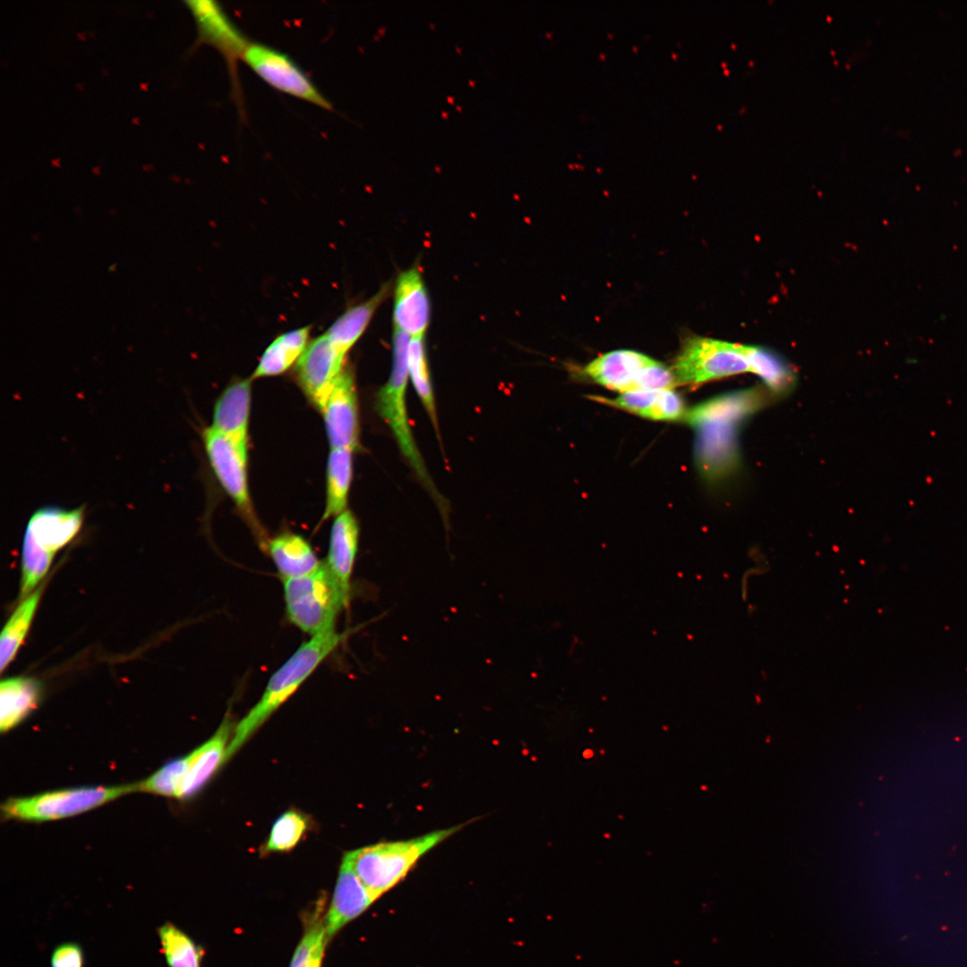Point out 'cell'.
Here are the masks:
<instances>
[{"mask_svg": "<svg viewBox=\"0 0 967 967\" xmlns=\"http://www.w3.org/2000/svg\"><path fill=\"white\" fill-rule=\"evenodd\" d=\"M336 630L312 637L270 676L259 701L236 724L225 761L231 757L261 726L301 687L319 665L347 638Z\"/></svg>", "mask_w": 967, "mask_h": 967, "instance_id": "1", "label": "cell"}, {"mask_svg": "<svg viewBox=\"0 0 967 967\" xmlns=\"http://www.w3.org/2000/svg\"><path fill=\"white\" fill-rule=\"evenodd\" d=\"M767 353L758 347L691 337L682 345L672 370L678 385L697 386L744 372L761 376Z\"/></svg>", "mask_w": 967, "mask_h": 967, "instance_id": "2", "label": "cell"}, {"mask_svg": "<svg viewBox=\"0 0 967 967\" xmlns=\"http://www.w3.org/2000/svg\"><path fill=\"white\" fill-rule=\"evenodd\" d=\"M283 590L288 620L311 637L335 630L351 598L325 561L305 576L283 580Z\"/></svg>", "mask_w": 967, "mask_h": 967, "instance_id": "3", "label": "cell"}, {"mask_svg": "<svg viewBox=\"0 0 967 967\" xmlns=\"http://www.w3.org/2000/svg\"><path fill=\"white\" fill-rule=\"evenodd\" d=\"M462 826L436 830L401 841L378 843L349 851L354 869L377 897L393 888L428 851Z\"/></svg>", "mask_w": 967, "mask_h": 967, "instance_id": "4", "label": "cell"}, {"mask_svg": "<svg viewBox=\"0 0 967 967\" xmlns=\"http://www.w3.org/2000/svg\"><path fill=\"white\" fill-rule=\"evenodd\" d=\"M133 792H137L136 783L57 790L9 799L2 805V813L7 819L56 820L86 812Z\"/></svg>", "mask_w": 967, "mask_h": 967, "instance_id": "5", "label": "cell"}, {"mask_svg": "<svg viewBox=\"0 0 967 967\" xmlns=\"http://www.w3.org/2000/svg\"><path fill=\"white\" fill-rule=\"evenodd\" d=\"M410 339L408 335L394 329L391 372L387 383L377 395L376 404L381 416L390 427L402 454L418 476L429 486L431 481L414 440L406 406Z\"/></svg>", "mask_w": 967, "mask_h": 967, "instance_id": "6", "label": "cell"}, {"mask_svg": "<svg viewBox=\"0 0 967 967\" xmlns=\"http://www.w3.org/2000/svg\"><path fill=\"white\" fill-rule=\"evenodd\" d=\"M584 373L595 382L622 393L673 389L678 385L672 370L634 350H614L592 360Z\"/></svg>", "mask_w": 967, "mask_h": 967, "instance_id": "7", "label": "cell"}, {"mask_svg": "<svg viewBox=\"0 0 967 967\" xmlns=\"http://www.w3.org/2000/svg\"><path fill=\"white\" fill-rule=\"evenodd\" d=\"M241 60L276 90L322 109H332L328 98L287 54L266 44L249 41Z\"/></svg>", "mask_w": 967, "mask_h": 967, "instance_id": "8", "label": "cell"}, {"mask_svg": "<svg viewBox=\"0 0 967 967\" xmlns=\"http://www.w3.org/2000/svg\"><path fill=\"white\" fill-rule=\"evenodd\" d=\"M202 441L209 462L220 485L245 518L255 526L248 488L247 449L210 426L203 430Z\"/></svg>", "mask_w": 967, "mask_h": 967, "instance_id": "9", "label": "cell"}, {"mask_svg": "<svg viewBox=\"0 0 967 967\" xmlns=\"http://www.w3.org/2000/svg\"><path fill=\"white\" fill-rule=\"evenodd\" d=\"M345 359L324 333L308 344L296 362L300 386L321 412L346 367Z\"/></svg>", "mask_w": 967, "mask_h": 967, "instance_id": "10", "label": "cell"}, {"mask_svg": "<svg viewBox=\"0 0 967 967\" xmlns=\"http://www.w3.org/2000/svg\"><path fill=\"white\" fill-rule=\"evenodd\" d=\"M184 3L197 28L196 45L206 44L215 47L233 68L236 60L242 59L249 41L217 1L189 0Z\"/></svg>", "mask_w": 967, "mask_h": 967, "instance_id": "11", "label": "cell"}, {"mask_svg": "<svg viewBox=\"0 0 967 967\" xmlns=\"http://www.w3.org/2000/svg\"><path fill=\"white\" fill-rule=\"evenodd\" d=\"M321 414L330 449L355 450L358 445V403L352 372L345 367Z\"/></svg>", "mask_w": 967, "mask_h": 967, "instance_id": "12", "label": "cell"}, {"mask_svg": "<svg viewBox=\"0 0 967 967\" xmlns=\"http://www.w3.org/2000/svg\"><path fill=\"white\" fill-rule=\"evenodd\" d=\"M393 324L410 338L424 337L431 320V303L422 273L416 266L396 278Z\"/></svg>", "mask_w": 967, "mask_h": 967, "instance_id": "13", "label": "cell"}, {"mask_svg": "<svg viewBox=\"0 0 967 967\" xmlns=\"http://www.w3.org/2000/svg\"><path fill=\"white\" fill-rule=\"evenodd\" d=\"M377 897L365 886L356 874L349 851L343 856L338 876L324 915L326 934L330 940L347 923L364 912Z\"/></svg>", "mask_w": 967, "mask_h": 967, "instance_id": "14", "label": "cell"}, {"mask_svg": "<svg viewBox=\"0 0 967 967\" xmlns=\"http://www.w3.org/2000/svg\"><path fill=\"white\" fill-rule=\"evenodd\" d=\"M84 517V505L74 509L42 507L30 516L24 535L44 551L55 555L78 535Z\"/></svg>", "mask_w": 967, "mask_h": 967, "instance_id": "15", "label": "cell"}, {"mask_svg": "<svg viewBox=\"0 0 967 967\" xmlns=\"http://www.w3.org/2000/svg\"><path fill=\"white\" fill-rule=\"evenodd\" d=\"M251 381H232L216 401L210 427L247 449L251 411Z\"/></svg>", "mask_w": 967, "mask_h": 967, "instance_id": "16", "label": "cell"}, {"mask_svg": "<svg viewBox=\"0 0 967 967\" xmlns=\"http://www.w3.org/2000/svg\"><path fill=\"white\" fill-rule=\"evenodd\" d=\"M233 732L232 718L226 715L213 736L190 753V766L176 794L177 799L193 796L212 776L225 761L229 738Z\"/></svg>", "mask_w": 967, "mask_h": 967, "instance_id": "17", "label": "cell"}, {"mask_svg": "<svg viewBox=\"0 0 967 967\" xmlns=\"http://www.w3.org/2000/svg\"><path fill=\"white\" fill-rule=\"evenodd\" d=\"M359 526L355 517L346 509L334 518L329 535L326 565L351 595V577L358 551Z\"/></svg>", "mask_w": 967, "mask_h": 967, "instance_id": "18", "label": "cell"}, {"mask_svg": "<svg viewBox=\"0 0 967 967\" xmlns=\"http://www.w3.org/2000/svg\"><path fill=\"white\" fill-rule=\"evenodd\" d=\"M594 399L655 421H677L685 415L683 401L673 389L633 391L613 399L597 397Z\"/></svg>", "mask_w": 967, "mask_h": 967, "instance_id": "19", "label": "cell"}, {"mask_svg": "<svg viewBox=\"0 0 967 967\" xmlns=\"http://www.w3.org/2000/svg\"><path fill=\"white\" fill-rule=\"evenodd\" d=\"M266 550L282 580L305 576L321 563L311 544L294 533H282L270 539Z\"/></svg>", "mask_w": 967, "mask_h": 967, "instance_id": "20", "label": "cell"}, {"mask_svg": "<svg viewBox=\"0 0 967 967\" xmlns=\"http://www.w3.org/2000/svg\"><path fill=\"white\" fill-rule=\"evenodd\" d=\"M389 283L383 285L365 301L347 308L325 332L330 342L346 355L368 327L377 309L389 293Z\"/></svg>", "mask_w": 967, "mask_h": 967, "instance_id": "21", "label": "cell"}, {"mask_svg": "<svg viewBox=\"0 0 967 967\" xmlns=\"http://www.w3.org/2000/svg\"><path fill=\"white\" fill-rule=\"evenodd\" d=\"M41 688L29 677H13L0 684V730L7 732L20 723L39 703Z\"/></svg>", "mask_w": 967, "mask_h": 967, "instance_id": "22", "label": "cell"}, {"mask_svg": "<svg viewBox=\"0 0 967 967\" xmlns=\"http://www.w3.org/2000/svg\"><path fill=\"white\" fill-rule=\"evenodd\" d=\"M311 327L304 326L278 335L265 349L252 380L279 375L296 363L310 343Z\"/></svg>", "mask_w": 967, "mask_h": 967, "instance_id": "23", "label": "cell"}, {"mask_svg": "<svg viewBox=\"0 0 967 967\" xmlns=\"http://www.w3.org/2000/svg\"><path fill=\"white\" fill-rule=\"evenodd\" d=\"M353 450L330 449L327 463L326 505L322 519L337 517L346 510L352 480Z\"/></svg>", "mask_w": 967, "mask_h": 967, "instance_id": "24", "label": "cell"}, {"mask_svg": "<svg viewBox=\"0 0 967 967\" xmlns=\"http://www.w3.org/2000/svg\"><path fill=\"white\" fill-rule=\"evenodd\" d=\"M43 587L34 590L19 604L3 629L0 640L1 672L14 658L24 640L37 610Z\"/></svg>", "mask_w": 967, "mask_h": 967, "instance_id": "25", "label": "cell"}, {"mask_svg": "<svg viewBox=\"0 0 967 967\" xmlns=\"http://www.w3.org/2000/svg\"><path fill=\"white\" fill-rule=\"evenodd\" d=\"M157 934L168 967H201L203 948L173 922L158 926Z\"/></svg>", "mask_w": 967, "mask_h": 967, "instance_id": "26", "label": "cell"}, {"mask_svg": "<svg viewBox=\"0 0 967 967\" xmlns=\"http://www.w3.org/2000/svg\"><path fill=\"white\" fill-rule=\"evenodd\" d=\"M311 826L310 817L302 811L292 809L284 812L273 823L266 842L260 849L261 855L292 851Z\"/></svg>", "mask_w": 967, "mask_h": 967, "instance_id": "27", "label": "cell"}, {"mask_svg": "<svg viewBox=\"0 0 967 967\" xmlns=\"http://www.w3.org/2000/svg\"><path fill=\"white\" fill-rule=\"evenodd\" d=\"M409 379L422 404L437 428V415L428 368L424 337L411 338L408 347Z\"/></svg>", "mask_w": 967, "mask_h": 967, "instance_id": "28", "label": "cell"}, {"mask_svg": "<svg viewBox=\"0 0 967 967\" xmlns=\"http://www.w3.org/2000/svg\"><path fill=\"white\" fill-rule=\"evenodd\" d=\"M329 942L324 917L320 913L305 925L304 934L295 947L289 967H321L326 946Z\"/></svg>", "mask_w": 967, "mask_h": 967, "instance_id": "29", "label": "cell"}, {"mask_svg": "<svg viewBox=\"0 0 967 967\" xmlns=\"http://www.w3.org/2000/svg\"><path fill=\"white\" fill-rule=\"evenodd\" d=\"M191 754L172 760L158 768L145 780L136 783L137 792L165 797H175L187 774Z\"/></svg>", "mask_w": 967, "mask_h": 967, "instance_id": "30", "label": "cell"}, {"mask_svg": "<svg viewBox=\"0 0 967 967\" xmlns=\"http://www.w3.org/2000/svg\"><path fill=\"white\" fill-rule=\"evenodd\" d=\"M54 554L39 547L31 539L23 536L21 549V599L29 596L46 576Z\"/></svg>", "mask_w": 967, "mask_h": 967, "instance_id": "31", "label": "cell"}, {"mask_svg": "<svg viewBox=\"0 0 967 967\" xmlns=\"http://www.w3.org/2000/svg\"><path fill=\"white\" fill-rule=\"evenodd\" d=\"M85 956L82 946L74 941L57 945L50 956L51 967H84Z\"/></svg>", "mask_w": 967, "mask_h": 967, "instance_id": "32", "label": "cell"}]
</instances>
